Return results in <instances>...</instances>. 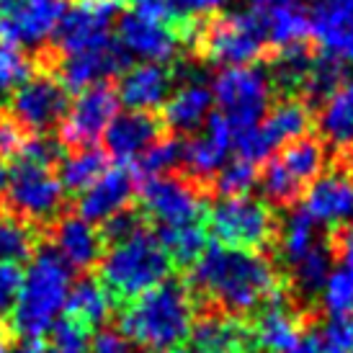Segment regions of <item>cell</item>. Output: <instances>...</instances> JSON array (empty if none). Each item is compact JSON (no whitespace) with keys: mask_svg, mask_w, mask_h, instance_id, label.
<instances>
[{"mask_svg":"<svg viewBox=\"0 0 353 353\" xmlns=\"http://www.w3.org/2000/svg\"><path fill=\"white\" fill-rule=\"evenodd\" d=\"M191 284L227 312H253L274 296L279 276L271 261L258 250L209 245L194 261Z\"/></svg>","mask_w":353,"mask_h":353,"instance_id":"obj_1","label":"cell"},{"mask_svg":"<svg viewBox=\"0 0 353 353\" xmlns=\"http://www.w3.org/2000/svg\"><path fill=\"white\" fill-rule=\"evenodd\" d=\"M6 196H8L13 214H19L21 219L50 222L62 209L65 188L59 183V178L52 173V168L16 160V165L8 173Z\"/></svg>","mask_w":353,"mask_h":353,"instance_id":"obj_11","label":"cell"},{"mask_svg":"<svg viewBox=\"0 0 353 353\" xmlns=\"http://www.w3.org/2000/svg\"><path fill=\"white\" fill-rule=\"evenodd\" d=\"M132 6H134V13L160 21V23H170L176 31L183 23H188L181 10V0H132Z\"/></svg>","mask_w":353,"mask_h":353,"instance_id":"obj_45","label":"cell"},{"mask_svg":"<svg viewBox=\"0 0 353 353\" xmlns=\"http://www.w3.org/2000/svg\"><path fill=\"white\" fill-rule=\"evenodd\" d=\"M16 157L23 163H31V165L52 168L62 157V142L50 137V134H31V137L23 139Z\"/></svg>","mask_w":353,"mask_h":353,"instance_id":"obj_43","label":"cell"},{"mask_svg":"<svg viewBox=\"0 0 353 353\" xmlns=\"http://www.w3.org/2000/svg\"><path fill=\"white\" fill-rule=\"evenodd\" d=\"M47 353H90L88 327L78 325L75 320H59L50 330Z\"/></svg>","mask_w":353,"mask_h":353,"instance_id":"obj_42","label":"cell"},{"mask_svg":"<svg viewBox=\"0 0 353 353\" xmlns=\"http://www.w3.org/2000/svg\"><path fill=\"white\" fill-rule=\"evenodd\" d=\"M0 353H8V333L0 327Z\"/></svg>","mask_w":353,"mask_h":353,"instance_id":"obj_55","label":"cell"},{"mask_svg":"<svg viewBox=\"0 0 353 353\" xmlns=\"http://www.w3.org/2000/svg\"><path fill=\"white\" fill-rule=\"evenodd\" d=\"M235 142V129L222 114H212L204 121V129L183 142V165L199 178L214 176L227 163V155Z\"/></svg>","mask_w":353,"mask_h":353,"instance_id":"obj_18","label":"cell"},{"mask_svg":"<svg viewBox=\"0 0 353 353\" xmlns=\"http://www.w3.org/2000/svg\"><path fill=\"white\" fill-rule=\"evenodd\" d=\"M320 299L330 317H353V268H333L320 289Z\"/></svg>","mask_w":353,"mask_h":353,"instance_id":"obj_38","label":"cell"},{"mask_svg":"<svg viewBox=\"0 0 353 353\" xmlns=\"http://www.w3.org/2000/svg\"><path fill=\"white\" fill-rule=\"evenodd\" d=\"M37 248L34 227L13 212L0 209V263H16L26 261Z\"/></svg>","mask_w":353,"mask_h":353,"instance_id":"obj_35","label":"cell"},{"mask_svg":"<svg viewBox=\"0 0 353 353\" xmlns=\"http://www.w3.org/2000/svg\"><path fill=\"white\" fill-rule=\"evenodd\" d=\"M325 168V148L320 139L299 137L286 142L276 157L265 160L261 188L274 204H292Z\"/></svg>","mask_w":353,"mask_h":353,"instance_id":"obj_6","label":"cell"},{"mask_svg":"<svg viewBox=\"0 0 353 353\" xmlns=\"http://www.w3.org/2000/svg\"><path fill=\"white\" fill-rule=\"evenodd\" d=\"M312 65H314V52L307 41L284 47V50L276 52L274 62H271V72H268L271 85H276L289 99L294 90H302Z\"/></svg>","mask_w":353,"mask_h":353,"instance_id":"obj_33","label":"cell"},{"mask_svg":"<svg viewBox=\"0 0 353 353\" xmlns=\"http://www.w3.org/2000/svg\"><path fill=\"white\" fill-rule=\"evenodd\" d=\"M119 111V96L111 83L80 90L59 124V142L68 148H93Z\"/></svg>","mask_w":353,"mask_h":353,"instance_id":"obj_13","label":"cell"},{"mask_svg":"<svg viewBox=\"0 0 353 353\" xmlns=\"http://www.w3.org/2000/svg\"><path fill=\"white\" fill-rule=\"evenodd\" d=\"M124 8V0H80L72 10H65L54 31V50L68 54L103 50L111 44L114 19Z\"/></svg>","mask_w":353,"mask_h":353,"instance_id":"obj_9","label":"cell"},{"mask_svg":"<svg viewBox=\"0 0 353 353\" xmlns=\"http://www.w3.org/2000/svg\"><path fill=\"white\" fill-rule=\"evenodd\" d=\"M341 59H348V62H351V65H353V41H351V44H348V47H345V50H343V54H341Z\"/></svg>","mask_w":353,"mask_h":353,"instance_id":"obj_56","label":"cell"},{"mask_svg":"<svg viewBox=\"0 0 353 353\" xmlns=\"http://www.w3.org/2000/svg\"><path fill=\"white\" fill-rule=\"evenodd\" d=\"M181 163H183V142L178 137H160L132 165H134V176L150 181V178L170 176V170Z\"/></svg>","mask_w":353,"mask_h":353,"instance_id":"obj_36","label":"cell"},{"mask_svg":"<svg viewBox=\"0 0 353 353\" xmlns=\"http://www.w3.org/2000/svg\"><path fill=\"white\" fill-rule=\"evenodd\" d=\"M173 85V72L165 65L157 62H142L134 68H127L119 75V103H124L129 111H152L168 101Z\"/></svg>","mask_w":353,"mask_h":353,"instance_id":"obj_20","label":"cell"},{"mask_svg":"<svg viewBox=\"0 0 353 353\" xmlns=\"http://www.w3.org/2000/svg\"><path fill=\"white\" fill-rule=\"evenodd\" d=\"M338 250H341L343 265L353 268V225L345 227V232L341 235V243H338Z\"/></svg>","mask_w":353,"mask_h":353,"instance_id":"obj_50","label":"cell"},{"mask_svg":"<svg viewBox=\"0 0 353 353\" xmlns=\"http://www.w3.org/2000/svg\"><path fill=\"white\" fill-rule=\"evenodd\" d=\"M271 78L263 68L243 65L225 68L214 78V101L219 103V114L230 121V127L240 129L261 124V119L271 103Z\"/></svg>","mask_w":353,"mask_h":353,"instance_id":"obj_7","label":"cell"},{"mask_svg":"<svg viewBox=\"0 0 353 353\" xmlns=\"http://www.w3.org/2000/svg\"><path fill=\"white\" fill-rule=\"evenodd\" d=\"M23 281V271L16 263H0V317L10 314L16 307Z\"/></svg>","mask_w":353,"mask_h":353,"instance_id":"obj_46","label":"cell"},{"mask_svg":"<svg viewBox=\"0 0 353 353\" xmlns=\"http://www.w3.org/2000/svg\"><path fill=\"white\" fill-rule=\"evenodd\" d=\"M68 90L54 75H31L21 88L10 93V121L29 134H50L68 114Z\"/></svg>","mask_w":353,"mask_h":353,"instance_id":"obj_10","label":"cell"},{"mask_svg":"<svg viewBox=\"0 0 353 353\" xmlns=\"http://www.w3.org/2000/svg\"><path fill=\"white\" fill-rule=\"evenodd\" d=\"M312 124V114H310V106L304 101L296 99H284L279 106H274L265 119H261V132L263 137L268 139L271 148H281L286 142H294V139L304 137L307 129Z\"/></svg>","mask_w":353,"mask_h":353,"instance_id":"obj_28","label":"cell"},{"mask_svg":"<svg viewBox=\"0 0 353 353\" xmlns=\"http://www.w3.org/2000/svg\"><path fill=\"white\" fill-rule=\"evenodd\" d=\"M157 353H191L186 348H168V351H157Z\"/></svg>","mask_w":353,"mask_h":353,"instance_id":"obj_57","label":"cell"},{"mask_svg":"<svg viewBox=\"0 0 353 353\" xmlns=\"http://www.w3.org/2000/svg\"><path fill=\"white\" fill-rule=\"evenodd\" d=\"M302 209L317 227L353 225V173L341 165L320 173L307 188Z\"/></svg>","mask_w":353,"mask_h":353,"instance_id":"obj_15","label":"cell"},{"mask_svg":"<svg viewBox=\"0 0 353 353\" xmlns=\"http://www.w3.org/2000/svg\"><path fill=\"white\" fill-rule=\"evenodd\" d=\"M0 124H3V117H0Z\"/></svg>","mask_w":353,"mask_h":353,"instance_id":"obj_58","label":"cell"},{"mask_svg":"<svg viewBox=\"0 0 353 353\" xmlns=\"http://www.w3.org/2000/svg\"><path fill=\"white\" fill-rule=\"evenodd\" d=\"M6 183H8V170H6V165L0 163V196L6 194Z\"/></svg>","mask_w":353,"mask_h":353,"instance_id":"obj_54","label":"cell"},{"mask_svg":"<svg viewBox=\"0 0 353 353\" xmlns=\"http://www.w3.org/2000/svg\"><path fill=\"white\" fill-rule=\"evenodd\" d=\"M13 353H47V348L41 343H37V341H26V343H21Z\"/></svg>","mask_w":353,"mask_h":353,"instance_id":"obj_52","label":"cell"},{"mask_svg":"<svg viewBox=\"0 0 353 353\" xmlns=\"http://www.w3.org/2000/svg\"><path fill=\"white\" fill-rule=\"evenodd\" d=\"M258 181V168L248 160H232L216 170L214 186L222 196H245Z\"/></svg>","mask_w":353,"mask_h":353,"instance_id":"obj_41","label":"cell"},{"mask_svg":"<svg viewBox=\"0 0 353 353\" xmlns=\"http://www.w3.org/2000/svg\"><path fill=\"white\" fill-rule=\"evenodd\" d=\"M320 245H325L320 240V227L314 225V219L304 209H294L284 219V225L279 227V253L289 268L304 261Z\"/></svg>","mask_w":353,"mask_h":353,"instance_id":"obj_31","label":"cell"},{"mask_svg":"<svg viewBox=\"0 0 353 353\" xmlns=\"http://www.w3.org/2000/svg\"><path fill=\"white\" fill-rule=\"evenodd\" d=\"M59 170L57 178L62 188L70 194H83L85 188H90L108 170V157L103 150L99 148H80L70 155L59 157Z\"/></svg>","mask_w":353,"mask_h":353,"instance_id":"obj_32","label":"cell"},{"mask_svg":"<svg viewBox=\"0 0 353 353\" xmlns=\"http://www.w3.org/2000/svg\"><path fill=\"white\" fill-rule=\"evenodd\" d=\"M320 353H353V317H330L317 335Z\"/></svg>","mask_w":353,"mask_h":353,"instance_id":"obj_44","label":"cell"},{"mask_svg":"<svg viewBox=\"0 0 353 353\" xmlns=\"http://www.w3.org/2000/svg\"><path fill=\"white\" fill-rule=\"evenodd\" d=\"M117 44L129 57H139L145 62L165 65L178 54L181 37L173 26L152 21L139 13H124L117 26Z\"/></svg>","mask_w":353,"mask_h":353,"instance_id":"obj_16","label":"cell"},{"mask_svg":"<svg viewBox=\"0 0 353 353\" xmlns=\"http://www.w3.org/2000/svg\"><path fill=\"white\" fill-rule=\"evenodd\" d=\"M31 72H34V62L29 59V54L16 44L0 39V96L21 88L31 78Z\"/></svg>","mask_w":353,"mask_h":353,"instance_id":"obj_40","label":"cell"},{"mask_svg":"<svg viewBox=\"0 0 353 353\" xmlns=\"http://www.w3.org/2000/svg\"><path fill=\"white\" fill-rule=\"evenodd\" d=\"M129 68V54L117 41H111L103 50L68 54L57 62V80L65 90H85L99 83H108V78L121 75Z\"/></svg>","mask_w":353,"mask_h":353,"instance_id":"obj_17","label":"cell"},{"mask_svg":"<svg viewBox=\"0 0 353 353\" xmlns=\"http://www.w3.org/2000/svg\"><path fill=\"white\" fill-rule=\"evenodd\" d=\"M191 343H194L191 353H245L250 335L232 317L212 314L194 325Z\"/></svg>","mask_w":353,"mask_h":353,"instance_id":"obj_26","label":"cell"},{"mask_svg":"<svg viewBox=\"0 0 353 353\" xmlns=\"http://www.w3.org/2000/svg\"><path fill=\"white\" fill-rule=\"evenodd\" d=\"M286 353H320V343H317V335H304L294 343V348H289Z\"/></svg>","mask_w":353,"mask_h":353,"instance_id":"obj_51","label":"cell"},{"mask_svg":"<svg viewBox=\"0 0 353 353\" xmlns=\"http://www.w3.org/2000/svg\"><path fill=\"white\" fill-rule=\"evenodd\" d=\"M194 299L183 284L163 281L129 304L121 314V335L148 351L178 348L194 330Z\"/></svg>","mask_w":353,"mask_h":353,"instance_id":"obj_2","label":"cell"},{"mask_svg":"<svg viewBox=\"0 0 353 353\" xmlns=\"http://www.w3.org/2000/svg\"><path fill=\"white\" fill-rule=\"evenodd\" d=\"M160 243L170 255V261L178 263H194L199 255L206 250V230L204 225H186L173 227V230H160L157 232Z\"/></svg>","mask_w":353,"mask_h":353,"instance_id":"obj_37","label":"cell"},{"mask_svg":"<svg viewBox=\"0 0 353 353\" xmlns=\"http://www.w3.org/2000/svg\"><path fill=\"white\" fill-rule=\"evenodd\" d=\"M160 132H163V121L148 111L117 114L103 132L106 152L117 157L119 163H134L155 139H160Z\"/></svg>","mask_w":353,"mask_h":353,"instance_id":"obj_21","label":"cell"},{"mask_svg":"<svg viewBox=\"0 0 353 353\" xmlns=\"http://www.w3.org/2000/svg\"><path fill=\"white\" fill-rule=\"evenodd\" d=\"M72 289V268L52 248H41L23 274L13 307V330L26 341H39L59 323Z\"/></svg>","mask_w":353,"mask_h":353,"instance_id":"obj_3","label":"cell"},{"mask_svg":"<svg viewBox=\"0 0 353 353\" xmlns=\"http://www.w3.org/2000/svg\"><path fill=\"white\" fill-rule=\"evenodd\" d=\"M265 34H268V44L276 50L302 44L312 34L310 31V10L296 0L279 3L265 10Z\"/></svg>","mask_w":353,"mask_h":353,"instance_id":"obj_30","label":"cell"},{"mask_svg":"<svg viewBox=\"0 0 353 353\" xmlns=\"http://www.w3.org/2000/svg\"><path fill=\"white\" fill-rule=\"evenodd\" d=\"M65 310L70 312V320H75L83 327H99L111 317L114 296L96 279H80L78 284H72L70 289Z\"/></svg>","mask_w":353,"mask_h":353,"instance_id":"obj_29","label":"cell"},{"mask_svg":"<svg viewBox=\"0 0 353 353\" xmlns=\"http://www.w3.org/2000/svg\"><path fill=\"white\" fill-rule=\"evenodd\" d=\"M54 240V253L72 268V271H85L93 268L103 258V235L96 225L85 222L83 216H62L52 232Z\"/></svg>","mask_w":353,"mask_h":353,"instance_id":"obj_22","label":"cell"},{"mask_svg":"<svg viewBox=\"0 0 353 353\" xmlns=\"http://www.w3.org/2000/svg\"><path fill=\"white\" fill-rule=\"evenodd\" d=\"M209 230L222 245L258 250L276 235V216L261 199L222 196L209 212Z\"/></svg>","mask_w":353,"mask_h":353,"instance_id":"obj_8","label":"cell"},{"mask_svg":"<svg viewBox=\"0 0 353 353\" xmlns=\"http://www.w3.org/2000/svg\"><path fill=\"white\" fill-rule=\"evenodd\" d=\"M343 75H345L343 59L338 57V54H330V52L314 54V65L302 85L304 103L307 106L325 103L335 90L343 85Z\"/></svg>","mask_w":353,"mask_h":353,"instance_id":"obj_34","label":"cell"},{"mask_svg":"<svg viewBox=\"0 0 353 353\" xmlns=\"http://www.w3.org/2000/svg\"><path fill=\"white\" fill-rule=\"evenodd\" d=\"M139 204L160 230L201 225L204 219V196L194 183H188L181 176H160L145 181L139 188Z\"/></svg>","mask_w":353,"mask_h":353,"instance_id":"obj_12","label":"cell"},{"mask_svg":"<svg viewBox=\"0 0 353 353\" xmlns=\"http://www.w3.org/2000/svg\"><path fill=\"white\" fill-rule=\"evenodd\" d=\"M137 230H142V219H139L134 212H129V209H124V212H119L117 216H111L108 222H103V240H108V243H119V240H124V237L134 235Z\"/></svg>","mask_w":353,"mask_h":353,"instance_id":"obj_47","label":"cell"},{"mask_svg":"<svg viewBox=\"0 0 353 353\" xmlns=\"http://www.w3.org/2000/svg\"><path fill=\"white\" fill-rule=\"evenodd\" d=\"M279 3H284V0H250V6L258 10H268L274 8V6H279Z\"/></svg>","mask_w":353,"mask_h":353,"instance_id":"obj_53","label":"cell"},{"mask_svg":"<svg viewBox=\"0 0 353 353\" xmlns=\"http://www.w3.org/2000/svg\"><path fill=\"white\" fill-rule=\"evenodd\" d=\"M333 271V261H330V250L327 245H320L317 250L307 255L304 261H299L296 265H292V276H294V286L302 294L312 296L320 294L325 279Z\"/></svg>","mask_w":353,"mask_h":353,"instance_id":"obj_39","label":"cell"},{"mask_svg":"<svg viewBox=\"0 0 353 353\" xmlns=\"http://www.w3.org/2000/svg\"><path fill=\"white\" fill-rule=\"evenodd\" d=\"M191 47L199 57L212 65H225V68L253 65L268 47L265 10H235L214 16L206 23L199 21Z\"/></svg>","mask_w":353,"mask_h":353,"instance_id":"obj_5","label":"cell"},{"mask_svg":"<svg viewBox=\"0 0 353 353\" xmlns=\"http://www.w3.org/2000/svg\"><path fill=\"white\" fill-rule=\"evenodd\" d=\"M320 134L327 145L353 155V80L343 83L320 111Z\"/></svg>","mask_w":353,"mask_h":353,"instance_id":"obj_27","label":"cell"},{"mask_svg":"<svg viewBox=\"0 0 353 353\" xmlns=\"http://www.w3.org/2000/svg\"><path fill=\"white\" fill-rule=\"evenodd\" d=\"M168 271L170 255L165 253L160 237L148 232L145 227L119 243H111L101 258V284L119 299L142 296L163 284Z\"/></svg>","mask_w":353,"mask_h":353,"instance_id":"obj_4","label":"cell"},{"mask_svg":"<svg viewBox=\"0 0 353 353\" xmlns=\"http://www.w3.org/2000/svg\"><path fill=\"white\" fill-rule=\"evenodd\" d=\"M214 93L201 83H186L165 101L163 108V124L178 134H191L204 127V121L212 117Z\"/></svg>","mask_w":353,"mask_h":353,"instance_id":"obj_24","label":"cell"},{"mask_svg":"<svg viewBox=\"0 0 353 353\" xmlns=\"http://www.w3.org/2000/svg\"><path fill=\"white\" fill-rule=\"evenodd\" d=\"M227 0H181V10L186 21H199V16H212Z\"/></svg>","mask_w":353,"mask_h":353,"instance_id":"obj_49","label":"cell"},{"mask_svg":"<svg viewBox=\"0 0 353 353\" xmlns=\"http://www.w3.org/2000/svg\"><path fill=\"white\" fill-rule=\"evenodd\" d=\"M65 16V0H0V39L39 50L54 37Z\"/></svg>","mask_w":353,"mask_h":353,"instance_id":"obj_14","label":"cell"},{"mask_svg":"<svg viewBox=\"0 0 353 353\" xmlns=\"http://www.w3.org/2000/svg\"><path fill=\"white\" fill-rule=\"evenodd\" d=\"M310 31L323 52L341 57L353 41V0H314L310 8Z\"/></svg>","mask_w":353,"mask_h":353,"instance_id":"obj_23","label":"cell"},{"mask_svg":"<svg viewBox=\"0 0 353 353\" xmlns=\"http://www.w3.org/2000/svg\"><path fill=\"white\" fill-rule=\"evenodd\" d=\"M90 353H139V351L129 343L121 333L101 330V333L90 341Z\"/></svg>","mask_w":353,"mask_h":353,"instance_id":"obj_48","label":"cell"},{"mask_svg":"<svg viewBox=\"0 0 353 353\" xmlns=\"http://www.w3.org/2000/svg\"><path fill=\"white\" fill-rule=\"evenodd\" d=\"M134 196V176L127 168H108L106 173L85 188L78 199V216L90 225L108 222L111 216L124 212Z\"/></svg>","mask_w":353,"mask_h":353,"instance_id":"obj_19","label":"cell"},{"mask_svg":"<svg viewBox=\"0 0 353 353\" xmlns=\"http://www.w3.org/2000/svg\"><path fill=\"white\" fill-rule=\"evenodd\" d=\"M302 338L299 317L286 304H268L261 310L253 327L255 345L265 353H286Z\"/></svg>","mask_w":353,"mask_h":353,"instance_id":"obj_25","label":"cell"}]
</instances>
